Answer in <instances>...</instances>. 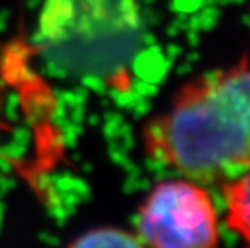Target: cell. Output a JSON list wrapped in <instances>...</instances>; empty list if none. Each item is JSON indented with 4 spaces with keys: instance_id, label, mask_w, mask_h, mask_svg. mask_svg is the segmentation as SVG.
Listing matches in <instances>:
<instances>
[{
    "instance_id": "3",
    "label": "cell",
    "mask_w": 250,
    "mask_h": 248,
    "mask_svg": "<svg viewBox=\"0 0 250 248\" xmlns=\"http://www.w3.org/2000/svg\"><path fill=\"white\" fill-rule=\"evenodd\" d=\"M136 234L150 247H215L220 228L213 200L205 186L188 177L158 182L137 211Z\"/></svg>"
},
{
    "instance_id": "5",
    "label": "cell",
    "mask_w": 250,
    "mask_h": 248,
    "mask_svg": "<svg viewBox=\"0 0 250 248\" xmlns=\"http://www.w3.org/2000/svg\"><path fill=\"white\" fill-rule=\"evenodd\" d=\"M73 247H144L139 235L134 232L118 228H97L84 232L76 240L71 242Z\"/></svg>"
},
{
    "instance_id": "2",
    "label": "cell",
    "mask_w": 250,
    "mask_h": 248,
    "mask_svg": "<svg viewBox=\"0 0 250 248\" xmlns=\"http://www.w3.org/2000/svg\"><path fill=\"white\" fill-rule=\"evenodd\" d=\"M144 38L141 0H44L37 45L62 76L125 79Z\"/></svg>"
},
{
    "instance_id": "1",
    "label": "cell",
    "mask_w": 250,
    "mask_h": 248,
    "mask_svg": "<svg viewBox=\"0 0 250 248\" xmlns=\"http://www.w3.org/2000/svg\"><path fill=\"white\" fill-rule=\"evenodd\" d=\"M152 161L202 186H223L250 168V60L189 79L142 128Z\"/></svg>"
},
{
    "instance_id": "4",
    "label": "cell",
    "mask_w": 250,
    "mask_h": 248,
    "mask_svg": "<svg viewBox=\"0 0 250 248\" xmlns=\"http://www.w3.org/2000/svg\"><path fill=\"white\" fill-rule=\"evenodd\" d=\"M221 193L228 210V228L250 245V168L239 177L223 184Z\"/></svg>"
}]
</instances>
